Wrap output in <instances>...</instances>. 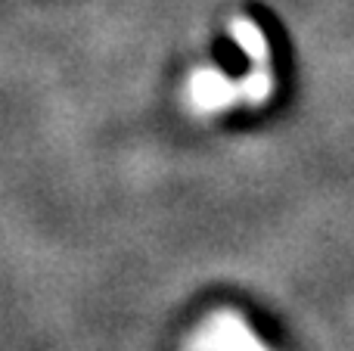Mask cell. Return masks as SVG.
I'll list each match as a JSON object with an SVG mask.
<instances>
[{"label":"cell","instance_id":"obj_1","mask_svg":"<svg viewBox=\"0 0 354 351\" xmlns=\"http://www.w3.org/2000/svg\"><path fill=\"white\" fill-rule=\"evenodd\" d=\"M196 351H268L261 339L252 333V327L236 311H214L205 321L202 336L193 339Z\"/></svg>","mask_w":354,"mask_h":351},{"label":"cell","instance_id":"obj_2","mask_svg":"<svg viewBox=\"0 0 354 351\" xmlns=\"http://www.w3.org/2000/svg\"><path fill=\"white\" fill-rule=\"evenodd\" d=\"M187 97L196 112L212 115V112H221L236 99H243V87L239 81L227 78L221 68H196L187 81Z\"/></svg>","mask_w":354,"mask_h":351},{"label":"cell","instance_id":"obj_3","mask_svg":"<svg viewBox=\"0 0 354 351\" xmlns=\"http://www.w3.org/2000/svg\"><path fill=\"white\" fill-rule=\"evenodd\" d=\"M227 31H230V37L239 44V50L245 53V59H249L252 66H270L268 37H264L261 25H258L252 16L236 12V16L230 19V25H227Z\"/></svg>","mask_w":354,"mask_h":351},{"label":"cell","instance_id":"obj_4","mask_svg":"<svg viewBox=\"0 0 354 351\" xmlns=\"http://www.w3.org/2000/svg\"><path fill=\"white\" fill-rule=\"evenodd\" d=\"M239 87H243V103L261 106L264 99L274 93V87H277L274 68H270V66H252V72L239 81Z\"/></svg>","mask_w":354,"mask_h":351}]
</instances>
